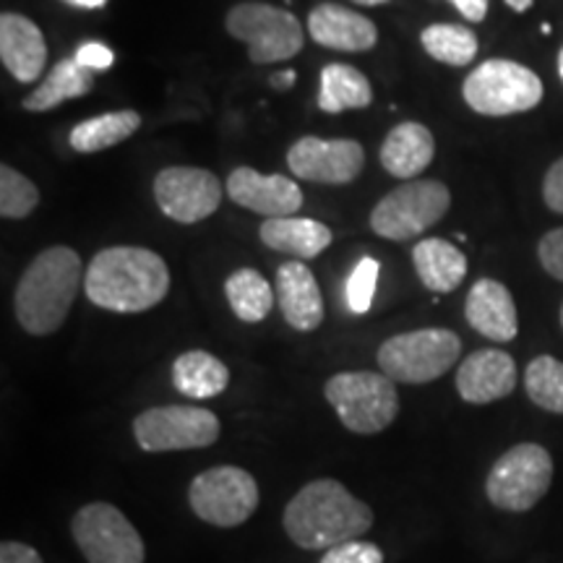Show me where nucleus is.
I'll return each mask as SVG.
<instances>
[{
  "label": "nucleus",
  "instance_id": "1",
  "mask_svg": "<svg viewBox=\"0 0 563 563\" xmlns=\"http://www.w3.org/2000/svg\"><path fill=\"white\" fill-rule=\"evenodd\" d=\"M89 302L112 313H144L170 292V269L159 253L141 245H112L91 258L84 274Z\"/></svg>",
  "mask_w": 563,
  "mask_h": 563
},
{
  "label": "nucleus",
  "instance_id": "2",
  "mask_svg": "<svg viewBox=\"0 0 563 563\" xmlns=\"http://www.w3.org/2000/svg\"><path fill=\"white\" fill-rule=\"evenodd\" d=\"M282 525L295 545L306 551H329L361 540L373 527V511L340 481L319 477L290 498Z\"/></svg>",
  "mask_w": 563,
  "mask_h": 563
},
{
  "label": "nucleus",
  "instance_id": "3",
  "mask_svg": "<svg viewBox=\"0 0 563 563\" xmlns=\"http://www.w3.org/2000/svg\"><path fill=\"white\" fill-rule=\"evenodd\" d=\"M81 256L68 245L45 249L21 274L13 311L26 334L47 336L66 323L76 292L84 285Z\"/></svg>",
  "mask_w": 563,
  "mask_h": 563
},
{
  "label": "nucleus",
  "instance_id": "4",
  "mask_svg": "<svg viewBox=\"0 0 563 563\" xmlns=\"http://www.w3.org/2000/svg\"><path fill=\"white\" fill-rule=\"evenodd\" d=\"M327 402L347 431L357 435H376L386 431L399 415L397 384L384 373L344 371L323 386Z\"/></svg>",
  "mask_w": 563,
  "mask_h": 563
},
{
  "label": "nucleus",
  "instance_id": "5",
  "mask_svg": "<svg viewBox=\"0 0 563 563\" xmlns=\"http://www.w3.org/2000/svg\"><path fill=\"white\" fill-rule=\"evenodd\" d=\"M462 340L452 329H415L394 334L378 347V368L394 384H431L460 361Z\"/></svg>",
  "mask_w": 563,
  "mask_h": 563
},
{
  "label": "nucleus",
  "instance_id": "6",
  "mask_svg": "<svg viewBox=\"0 0 563 563\" xmlns=\"http://www.w3.org/2000/svg\"><path fill=\"white\" fill-rule=\"evenodd\" d=\"M543 81L532 68L506 58L481 63L462 84L464 102L485 118H506L534 110L543 102Z\"/></svg>",
  "mask_w": 563,
  "mask_h": 563
},
{
  "label": "nucleus",
  "instance_id": "7",
  "mask_svg": "<svg viewBox=\"0 0 563 563\" xmlns=\"http://www.w3.org/2000/svg\"><path fill=\"white\" fill-rule=\"evenodd\" d=\"M452 209V191L441 180H407L371 211V230L391 243H407L439 224Z\"/></svg>",
  "mask_w": 563,
  "mask_h": 563
},
{
  "label": "nucleus",
  "instance_id": "8",
  "mask_svg": "<svg viewBox=\"0 0 563 563\" xmlns=\"http://www.w3.org/2000/svg\"><path fill=\"white\" fill-rule=\"evenodd\" d=\"M553 483V456L540 443H517L498 456L485 477V496L501 511H530Z\"/></svg>",
  "mask_w": 563,
  "mask_h": 563
},
{
  "label": "nucleus",
  "instance_id": "9",
  "mask_svg": "<svg viewBox=\"0 0 563 563\" xmlns=\"http://www.w3.org/2000/svg\"><path fill=\"white\" fill-rule=\"evenodd\" d=\"M230 37L249 45V55L256 66L290 60L302 51V26L295 13L272 3L245 0L232 5L224 19Z\"/></svg>",
  "mask_w": 563,
  "mask_h": 563
},
{
  "label": "nucleus",
  "instance_id": "10",
  "mask_svg": "<svg viewBox=\"0 0 563 563\" xmlns=\"http://www.w3.org/2000/svg\"><path fill=\"white\" fill-rule=\"evenodd\" d=\"M258 483L249 470L220 464L191 481L188 504L201 522L211 527H241L258 509Z\"/></svg>",
  "mask_w": 563,
  "mask_h": 563
},
{
  "label": "nucleus",
  "instance_id": "11",
  "mask_svg": "<svg viewBox=\"0 0 563 563\" xmlns=\"http://www.w3.org/2000/svg\"><path fill=\"white\" fill-rule=\"evenodd\" d=\"M220 418L191 405L150 407L133 420V439L150 454L207 449L220 441Z\"/></svg>",
  "mask_w": 563,
  "mask_h": 563
},
{
  "label": "nucleus",
  "instance_id": "12",
  "mask_svg": "<svg viewBox=\"0 0 563 563\" xmlns=\"http://www.w3.org/2000/svg\"><path fill=\"white\" fill-rule=\"evenodd\" d=\"M74 543L87 563H144L146 548L136 527L112 504L81 506L70 519Z\"/></svg>",
  "mask_w": 563,
  "mask_h": 563
},
{
  "label": "nucleus",
  "instance_id": "13",
  "mask_svg": "<svg viewBox=\"0 0 563 563\" xmlns=\"http://www.w3.org/2000/svg\"><path fill=\"white\" fill-rule=\"evenodd\" d=\"M154 199L173 222L196 224L222 203V183L203 167H165L154 178Z\"/></svg>",
  "mask_w": 563,
  "mask_h": 563
},
{
  "label": "nucleus",
  "instance_id": "14",
  "mask_svg": "<svg viewBox=\"0 0 563 563\" xmlns=\"http://www.w3.org/2000/svg\"><path fill=\"white\" fill-rule=\"evenodd\" d=\"M365 152L355 139L302 136L287 150V167L295 178L347 186L363 173Z\"/></svg>",
  "mask_w": 563,
  "mask_h": 563
},
{
  "label": "nucleus",
  "instance_id": "15",
  "mask_svg": "<svg viewBox=\"0 0 563 563\" xmlns=\"http://www.w3.org/2000/svg\"><path fill=\"white\" fill-rule=\"evenodd\" d=\"M230 201L238 207L256 211L266 220L295 217L302 207V191L287 175H264L253 167H238L224 183Z\"/></svg>",
  "mask_w": 563,
  "mask_h": 563
},
{
  "label": "nucleus",
  "instance_id": "16",
  "mask_svg": "<svg viewBox=\"0 0 563 563\" xmlns=\"http://www.w3.org/2000/svg\"><path fill=\"white\" fill-rule=\"evenodd\" d=\"M517 389V363L504 350H475L456 368V391L470 405H490Z\"/></svg>",
  "mask_w": 563,
  "mask_h": 563
},
{
  "label": "nucleus",
  "instance_id": "17",
  "mask_svg": "<svg viewBox=\"0 0 563 563\" xmlns=\"http://www.w3.org/2000/svg\"><path fill=\"white\" fill-rule=\"evenodd\" d=\"M464 319L477 334L498 344L514 342L519 334L517 302H514L509 287L498 279H477L470 287Z\"/></svg>",
  "mask_w": 563,
  "mask_h": 563
},
{
  "label": "nucleus",
  "instance_id": "18",
  "mask_svg": "<svg viewBox=\"0 0 563 563\" xmlns=\"http://www.w3.org/2000/svg\"><path fill=\"white\" fill-rule=\"evenodd\" d=\"M308 34L316 45L340 53H368L376 47L378 30L365 13L340 3H321L308 13Z\"/></svg>",
  "mask_w": 563,
  "mask_h": 563
},
{
  "label": "nucleus",
  "instance_id": "19",
  "mask_svg": "<svg viewBox=\"0 0 563 563\" xmlns=\"http://www.w3.org/2000/svg\"><path fill=\"white\" fill-rule=\"evenodd\" d=\"M277 306L295 332H316L323 323V298L313 272L302 262H287L274 279Z\"/></svg>",
  "mask_w": 563,
  "mask_h": 563
},
{
  "label": "nucleus",
  "instance_id": "20",
  "mask_svg": "<svg viewBox=\"0 0 563 563\" xmlns=\"http://www.w3.org/2000/svg\"><path fill=\"white\" fill-rule=\"evenodd\" d=\"M0 60L21 84L40 79L47 66V42L32 19L13 11L0 16Z\"/></svg>",
  "mask_w": 563,
  "mask_h": 563
},
{
  "label": "nucleus",
  "instance_id": "21",
  "mask_svg": "<svg viewBox=\"0 0 563 563\" xmlns=\"http://www.w3.org/2000/svg\"><path fill=\"white\" fill-rule=\"evenodd\" d=\"M435 157V139L428 125L405 121L386 133L382 144L384 170L399 180H415Z\"/></svg>",
  "mask_w": 563,
  "mask_h": 563
},
{
  "label": "nucleus",
  "instance_id": "22",
  "mask_svg": "<svg viewBox=\"0 0 563 563\" xmlns=\"http://www.w3.org/2000/svg\"><path fill=\"white\" fill-rule=\"evenodd\" d=\"M258 238L272 251L287 253L295 262H311L321 256L334 241L332 230L311 217H282V220H266L258 228Z\"/></svg>",
  "mask_w": 563,
  "mask_h": 563
},
{
  "label": "nucleus",
  "instance_id": "23",
  "mask_svg": "<svg viewBox=\"0 0 563 563\" xmlns=\"http://www.w3.org/2000/svg\"><path fill=\"white\" fill-rule=\"evenodd\" d=\"M415 272L431 292H454L467 277V256L443 238H426L412 249Z\"/></svg>",
  "mask_w": 563,
  "mask_h": 563
},
{
  "label": "nucleus",
  "instance_id": "24",
  "mask_svg": "<svg viewBox=\"0 0 563 563\" xmlns=\"http://www.w3.org/2000/svg\"><path fill=\"white\" fill-rule=\"evenodd\" d=\"M95 89V70L84 68L76 58H63L53 66L45 81L24 97L21 108L26 112H51L68 100H79Z\"/></svg>",
  "mask_w": 563,
  "mask_h": 563
},
{
  "label": "nucleus",
  "instance_id": "25",
  "mask_svg": "<svg viewBox=\"0 0 563 563\" xmlns=\"http://www.w3.org/2000/svg\"><path fill=\"white\" fill-rule=\"evenodd\" d=\"M173 384L188 399H211L230 386V368L203 350H188L173 363Z\"/></svg>",
  "mask_w": 563,
  "mask_h": 563
},
{
  "label": "nucleus",
  "instance_id": "26",
  "mask_svg": "<svg viewBox=\"0 0 563 563\" xmlns=\"http://www.w3.org/2000/svg\"><path fill=\"white\" fill-rule=\"evenodd\" d=\"M373 102L368 76L347 63H329L319 76V108L329 115L344 110H365Z\"/></svg>",
  "mask_w": 563,
  "mask_h": 563
},
{
  "label": "nucleus",
  "instance_id": "27",
  "mask_svg": "<svg viewBox=\"0 0 563 563\" xmlns=\"http://www.w3.org/2000/svg\"><path fill=\"white\" fill-rule=\"evenodd\" d=\"M141 129V115L136 110H115V112H102V115L87 118V121L76 123L70 129L68 144L70 150L81 154H95L110 146L123 144L125 139H131L133 133Z\"/></svg>",
  "mask_w": 563,
  "mask_h": 563
},
{
  "label": "nucleus",
  "instance_id": "28",
  "mask_svg": "<svg viewBox=\"0 0 563 563\" xmlns=\"http://www.w3.org/2000/svg\"><path fill=\"white\" fill-rule=\"evenodd\" d=\"M224 295H228L232 313L245 323H262L277 302L274 287L264 279L262 272L251 269V266L230 274L224 282Z\"/></svg>",
  "mask_w": 563,
  "mask_h": 563
},
{
  "label": "nucleus",
  "instance_id": "29",
  "mask_svg": "<svg viewBox=\"0 0 563 563\" xmlns=\"http://www.w3.org/2000/svg\"><path fill=\"white\" fill-rule=\"evenodd\" d=\"M422 51L433 60L446 63V66L464 68L475 60L477 37L470 26L462 24H431L420 32Z\"/></svg>",
  "mask_w": 563,
  "mask_h": 563
},
{
  "label": "nucleus",
  "instance_id": "30",
  "mask_svg": "<svg viewBox=\"0 0 563 563\" xmlns=\"http://www.w3.org/2000/svg\"><path fill=\"white\" fill-rule=\"evenodd\" d=\"M525 389L540 410L563 415V363L559 357H534L525 371Z\"/></svg>",
  "mask_w": 563,
  "mask_h": 563
},
{
  "label": "nucleus",
  "instance_id": "31",
  "mask_svg": "<svg viewBox=\"0 0 563 563\" xmlns=\"http://www.w3.org/2000/svg\"><path fill=\"white\" fill-rule=\"evenodd\" d=\"M40 203L37 186L13 170L11 165H0V217L3 220H24Z\"/></svg>",
  "mask_w": 563,
  "mask_h": 563
},
{
  "label": "nucleus",
  "instance_id": "32",
  "mask_svg": "<svg viewBox=\"0 0 563 563\" xmlns=\"http://www.w3.org/2000/svg\"><path fill=\"white\" fill-rule=\"evenodd\" d=\"M378 262L376 258H361L347 279V306L352 313H365L376 295Z\"/></svg>",
  "mask_w": 563,
  "mask_h": 563
},
{
  "label": "nucleus",
  "instance_id": "33",
  "mask_svg": "<svg viewBox=\"0 0 563 563\" xmlns=\"http://www.w3.org/2000/svg\"><path fill=\"white\" fill-rule=\"evenodd\" d=\"M319 563H384V551L376 543L352 540V543L323 551V559Z\"/></svg>",
  "mask_w": 563,
  "mask_h": 563
},
{
  "label": "nucleus",
  "instance_id": "34",
  "mask_svg": "<svg viewBox=\"0 0 563 563\" xmlns=\"http://www.w3.org/2000/svg\"><path fill=\"white\" fill-rule=\"evenodd\" d=\"M538 258L553 279L563 282V228H555L540 238Z\"/></svg>",
  "mask_w": 563,
  "mask_h": 563
},
{
  "label": "nucleus",
  "instance_id": "35",
  "mask_svg": "<svg viewBox=\"0 0 563 563\" xmlns=\"http://www.w3.org/2000/svg\"><path fill=\"white\" fill-rule=\"evenodd\" d=\"M74 58L79 60L84 68L95 70V74H97V70H104V68L112 66V60H115V53H112L108 45H102V42H84L79 51H76Z\"/></svg>",
  "mask_w": 563,
  "mask_h": 563
},
{
  "label": "nucleus",
  "instance_id": "36",
  "mask_svg": "<svg viewBox=\"0 0 563 563\" xmlns=\"http://www.w3.org/2000/svg\"><path fill=\"white\" fill-rule=\"evenodd\" d=\"M543 199L548 209L555 211V214H563V157L548 167L543 180Z\"/></svg>",
  "mask_w": 563,
  "mask_h": 563
},
{
  "label": "nucleus",
  "instance_id": "37",
  "mask_svg": "<svg viewBox=\"0 0 563 563\" xmlns=\"http://www.w3.org/2000/svg\"><path fill=\"white\" fill-rule=\"evenodd\" d=\"M0 563H45L37 548L19 543V540H3L0 545Z\"/></svg>",
  "mask_w": 563,
  "mask_h": 563
},
{
  "label": "nucleus",
  "instance_id": "38",
  "mask_svg": "<svg viewBox=\"0 0 563 563\" xmlns=\"http://www.w3.org/2000/svg\"><path fill=\"white\" fill-rule=\"evenodd\" d=\"M449 3H452L464 19L473 21V24H481L485 13H488V0H449Z\"/></svg>",
  "mask_w": 563,
  "mask_h": 563
},
{
  "label": "nucleus",
  "instance_id": "39",
  "mask_svg": "<svg viewBox=\"0 0 563 563\" xmlns=\"http://www.w3.org/2000/svg\"><path fill=\"white\" fill-rule=\"evenodd\" d=\"M269 84L274 89H290L295 84V70H285V74H274Z\"/></svg>",
  "mask_w": 563,
  "mask_h": 563
},
{
  "label": "nucleus",
  "instance_id": "40",
  "mask_svg": "<svg viewBox=\"0 0 563 563\" xmlns=\"http://www.w3.org/2000/svg\"><path fill=\"white\" fill-rule=\"evenodd\" d=\"M104 3H108V0H74V9H81V11H97V9H102Z\"/></svg>",
  "mask_w": 563,
  "mask_h": 563
},
{
  "label": "nucleus",
  "instance_id": "41",
  "mask_svg": "<svg viewBox=\"0 0 563 563\" xmlns=\"http://www.w3.org/2000/svg\"><path fill=\"white\" fill-rule=\"evenodd\" d=\"M504 3L509 5V9L517 11V13H525V11H530L532 0H504Z\"/></svg>",
  "mask_w": 563,
  "mask_h": 563
},
{
  "label": "nucleus",
  "instance_id": "42",
  "mask_svg": "<svg viewBox=\"0 0 563 563\" xmlns=\"http://www.w3.org/2000/svg\"><path fill=\"white\" fill-rule=\"evenodd\" d=\"M352 3H357V5H384V3H389V0H352Z\"/></svg>",
  "mask_w": 563,
  "mask_h": 563
},
{
  "label": "nucleus",
  "instance_id": "43",
  "mask_svg": "<svg viewBox=\"0 0 563 563\" xmlns=\"http://www.w3.org/2000/svg\"><path fill=\"white\" fill-rule=\"evenodd\" d=\"M559 76H561V81H563V47L559 51Z\"/></svg>",
  "mask_w": 563,
  "mask_h": 563
},
{
  "label": "nucleus",
  "instance_id": "44",
  "mask_svg": "<svg viewBox=\"0 0 563 563\" xmlns=\"http://www.w3.org/2000/svg\"><path fill=\"white\" fill-rule=\"evenodd\" d=\"M60 3H66V5H74V0H60Z\"/></svg>",
  "mask_w": 563,
  "mask_h": 563
},
{
  "label": "nucleus",
  "instance_id": "45",
  "mask_svg": "<svg viewBox=\"0 0 563 563\" xmlns=\"http://www.w3.org/2000/svg\"><path fill=\"white\" fill-rule=\"evenodd\" d=\"M561 327H563V306H561Z\"/></svg>",
  "mask_w": 563,
  "mask_h": 563
}]
</instances>
